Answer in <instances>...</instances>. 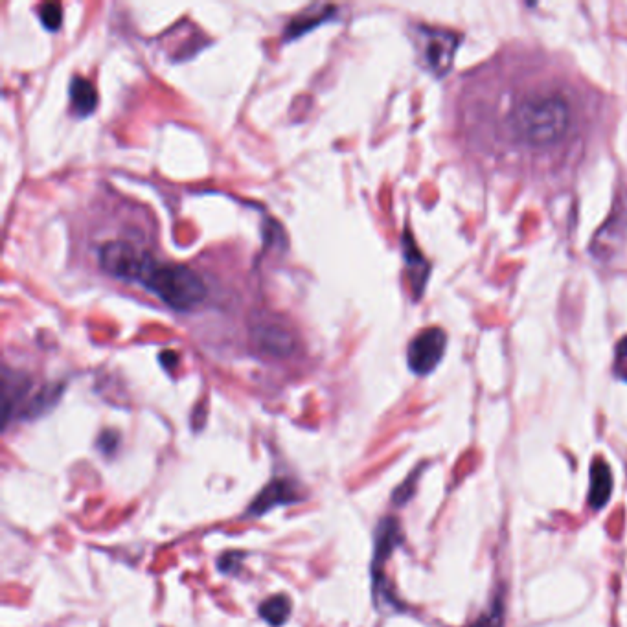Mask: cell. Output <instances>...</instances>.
<instances>
[{
  "instance_id": "7",
  "label": "cell",
  "mask_w": 627,
  "mask_h": 627,
  "mask_svg": "<svg viewBox=\"0 0 627 627\" xmlns=\"http://www.w3.org/2000/svg\"><path fill=\"white\" fill-rule=\"evenodd\" d=\"M613 477L611 469L602 458H596L591 466V488H589V504L594 510H602L611 499Z\"/></svg>"
},
{
  "instance_id": "12",
  "label": "cell",
  "mask_w": 627,
  "mask_h": 627,
  "mask_svg": "<svg viewBox=\"0 0 627 627\" xmlns=\"http://www.w3.org/2000/svg\"><path fill=\"white\" fill-rule=\"evenodd\" d=\"M330 12L331 8H326L322 13H302L300 17H297L293 23L287 26V37H298V35L308 32L309 28L322 23Z\"/></svg>"
},
{
  "instance_id": "1",
  "label": "cell",
  "mask_w": 627,
  "mask_h": 627,
  "mask_svg": "<svg viewBox=\"0 0 627 627\" xmlns=\"http://www.w3.org/2000/svg\"><path fill=\"white\" fill-rule=\"evenodd\" d=\"M462 94V135L495 168L556 175L582 157L600 103L582 81L539 57L482 67Z\"/></svg>"
},
{
  "instance_id": "15",
  "label": "cell",
  "mask_w": 627,
  "mask_h": 627,
  "mask_svg": "<svg viewBox=\"0 0 627 627\" xmlns=\"http://www.w3.org/2000/svg\"><path fill=\"white\" fill-rule=\"evenodd\" d=\"M469 627H502V605L495 604L486 615L480 616L479 620Z\"/></svg>"
},
{
  "instance_id": "9",
  "label": "cell",
  "mask_w": 627,
  "mask_h": 627,
  "mask_svg": "<svg viewBox=\"0 0 627 627\" xmlns=\"http://www.w3.org/2000/svg\"><path fill=\"white\" fill-rule=\"evenodd\" d=\"M70 103L78 116H89L98 105V92L91 81L76 76L70 83Z\"/></svg>"
},
{
  "instance_id": "2",
  "label": "cell",
  "mask_w": 627,
  "mask_h": 627,
  "mask_svg": "<svg viewBox=\"0 0 627 627\" xmlns=\"http://www.w3.org/2000/svg\"><path fill=\"white\" fill-rule=\"evenodd\" d=\"M173 309L186 311L201 304L206 298V285L194 269L186 265L157 263L153 258L138 280Z\"/></svg>"
},
{
  "instance_id": "13",
  "label": "cell",
  "mask_w": 627,
  "mask_h": 627,
  "mask_svg": "<svg viewBox=\"0 0 627 627\" xmlns=\"http://www.w3.org/2000/svg\"><path fill=\"white\" fill-rule=\"evenodd\" d=\"M39 15H41V23L45 24L46 28L52 32L63 23V8L54 2L43 4L39 10Z\"/></svg>"
},
{
  "instance_id": "14",
  "label": "cell",
  "mask_w": 627,
  "mask_h": 627,
  "mask_svg": "<svg viewBox=\"0 0 627 627\" xmlns=\"http://www.w3.org/2000/svg\"><path fill=\"white\" fill-rule=\"evenodd\" d=\"M613 368H615L616 377H620L622 381H627V337L616 344Z\"/></svg>"
},
{
  "instance_id": "11",
  "label": "cell",
  "mask_w": 627,
  "mask_h": 627,
  "mask_svg": "<svg viewBox=\"0 0 627 627\" xmlns=\"http://www.w3.org/2000/svg\"><path fill=\"white\" fill-rule=\"evenodd\" d=\"M260 616L269 626H284L291 616V600L285 594H276L260 605Z\"/></svg>"
},
{
  "instance_id": "8",
  "label": "cell",
  "mask_w": 627,
  "mask_h": 627,
  "mask_svg": "<svg viewBox=\"0 0 627 627\" xmlns=\"http://www.w3.org/2000/svg\"><path fill=\"white\" fill-rule=\"evenodd\" d=\"M256 341L262 344L265 352H274L276 355H284L293 350V335L276 322L260 324L256 328Z\"/></svg>"
},
{
  "instance_id": "10",
  "label": "cell",
  "mask_w": 627,
  "mask_h": 627,
  "mask_svg": "<svg viewBox=\"0 0 627 627\" xmlns=\"http://www.w3.org/2000/svg\"><path fill=\"white\" fill-rule=\"evenodd\" d=\"M405 256L409 263V271H411V284L416 297H420L423 291V285L427 282V274H429V263L423 260L422 254L414 247V241L407 236L405 238Z\"/></svg>"
},
{
  "instance_id": "3",
  "label": "cell",
  "mask_w": 627,
  "mask_h": 627,
  "mask_svg": "<svg viewBox=\"0 0 627 627\" xmlns=\"http://www.w3.org/2000/svg\"><path fill=\"white\" fill-rule=\"evenodd\" d=\"M414 43L423 67L442 78L453 67L456 50L460 46V35L451 30L418 26L414 30Z\"/></svg>"
},
{
  "instance_id": "6",
  "label": "cell",
  "mask_w": 627,
  "mask_h": 627,
  "mask_svg": "<svg viewBox=\"0 0 627 627\" xmlns=\"http://www.w3.org/2000/svg\"><path fill=\"white\" fill-rule=\"evenodd\" d=\"M297 490L291 482L287 480H273L265 490L252 502L249 512L252 515H263V513L273 510L274 506H284L297 501Z\"/></svg>"
},
{
  "instance_id": "4",
  "label": "cell",
  "mask_w": 627,
  "mask_h": 627,
  "mask_svg": "<svg viewBox=\"0 0 627 627\" xmlns=\"http://www.w3.org/2000/svg\"><path fill=\"white\" fill-rule=\"evenodd\" d=\"M100 265L105 273L111 274L120 280H135L138 282L144 269L148 267L151 256L146 252L138 251L135 245L127 241H109L100 252Z\"/></svg>"
},
{
  "instance_id": "5",
  "label": "cell",
  "mask_w": 627,
  "mask_h": 627,
  "mask_svg": "<svg viewBox=\"0 0 627 627\" xmlns=\"http://www.w3.org/2000/svg\"><path fill=\"white\" fill-rule=\"evenodd\" d=\"M447 346V335L442 328H425L420 331L407 352V361L412 372L418 376L431 374L438 363L442 361Z\"/></svg>"
}]
</instances>
